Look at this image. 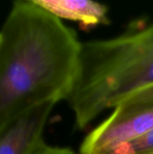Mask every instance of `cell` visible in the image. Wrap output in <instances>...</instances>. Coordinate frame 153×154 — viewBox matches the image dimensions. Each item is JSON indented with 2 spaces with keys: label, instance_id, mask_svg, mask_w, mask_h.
Segmentation results:
<instances>
[{
  "label": "cell",
  "instance_id": "6da1fadb",
  "mask_svg": "<svg viewBox=\"0 0 153 154\" xmlns=\"http://www.w3.org/2000/svg\"><path fill=\"white\" fill-rule=\"evenodd\" d=\"M82 42L33 0H19L0 30V125L40 104L67 101L77 82Z\"/></svg>",
  "mask_w": 153,
  "mask_h": 154
},
{
  "label": "cell",
  "instance_id": "7a4b0ae2",
  "mask_svg": "<svg viewBox=\"0 0 153 154\" xmlns=\"http://www.w3.org/2000/svg\"><path fill=\"white\" fill-rule=\"evenodd\" d=\"M153 86V19L107 39L82 42L79 73L67 100L83 130L108 109Z\"/></svg>",
  "mask_w": 153,
  "mask_h": 154
},
{
  "label": "cell",
  "instance_id": "3957f363",
  "mask_svg": "<svg viewBox=\"0 0 153 154\" xmlns=\"http://www.w3.org/2000/svg\"><path fill=\"white\" fill-rule=\"evenodd\" d=\"M153 129V104L117 106L83 139L78 154H109Z\"/></svg>",
  "mask_w": 153,
  "mask_h": 154
},
{
  "label": "cell",
  "instance_id": "277c9868",
  "mask_svg": "<svg viewBox=\"0 0 153 154\" xmlns=\"http://www.w3.org/2000/svg\"><path fill=\"white\" fill-rule=\"evenodd\" d=\"M56 103L32 106L0 125V154H36Z\"/></svg>",
  "mask_w": 153,
  "mask_h": 154
},
{
  "label": "cell",
  "instance_id": "5b68a950",
  "mask_svg": "<svg viewBox=\"0 0 153 154\" xmlns=\"http://www.w3.org/2000/svg\"><path fill=\"white\" fill-rule=\"evenodd\" d=\"M40 7L62 20L76 22L87 30L110 23L107 5L92 0H33Z\"/></svg>",
  "mask_w": 153,
  "mask_h": 154
},
{
  "label": "cell",
  "instance_id": "8992f818",
  "mask_svg": "<svg viewBox=\"0 0 153 154\" xmlns=\"http://www.w3.org/2000/svg\"><path fill=\"white\" fill-rule=\"evenodd\" d=\"M109 154H153V129L139 139L118 147Z\"/></svg>",
  "mask_w": 153,
  "mask_h": 154
},
{
  "label": "cell",
  "instance_id": "52a82bcc",
  "mask_svg": "<svg viewBox=\"0 0 153 154\" xmlns=\"http://www.w3.org/2000/svg\"><path fill=\"white\" fill-rule=\"evenodd\" d=\"M153 104V86L137 92L124 101H123L118 106H143V105H152Z\"/></svg>",
  "mask_w": 153,
  "mask_h": 154
},
{
  "label": "cell",
  "instance_id": "ba28073f",
  "mask_svg": "<svg viewBox=\"0 0 153 154\" xmlns=\"http://www.w3.org/2000/svg\"><path fill=\"white\" fill-rule=\"evenodd\" d=\"M36 154H78L68 147L50 146L44 143Z\"/></svg>",
  "mask_w": 153,
  "mask_h": 154
}]
</instances>
